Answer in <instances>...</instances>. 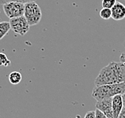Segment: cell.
I'll use <instances>...</instances> for the list:
<instances>
[{
  "label": "cell",
  "instance_id": "cell-1",
  "mask_svg": "<svg viewBox=\"0 0 125 118\" xmlns=\"http://www.w3.org/2000/svg\"><path fill=\"white\" fill-rule=\"evenodd\" d=\"M125 81V63L112 62L100 71L95 80V86L116 84Z\"/></svg>",
  "mask_w": 125,
  "mask_h": 118
},
{
  "label": "cell",
  "instance_id": "cell-2",
  "mask_svg": "<svg viewBox=\"0 0 125 118\" xmlns=\"http://www.w3.org/2000/svg\"><path fill=\"white\" fill-rule=\"evenodd\" d=\"M125 93V81L116 84H108L96 86L93 90L92 97L97 101L113 97L115 95Z\"/></svg>",
  "mask_w": 125,
  "mask_h": 118
},
{
  "label": "cell",
  "instance_id": "cell-3",
  "mask_svg": "<svg viewBox=\"0 0 125 118\" xmlns=\"http://www.w3.org/2000/svg\"><path fill=\"white\" fill-rule=\"evenodd\" d=\"M24 16L26 19L30 26H35L39 23L42 19V11L36 2H30L25 4Z\"/></svg>",
  "mask_w": 125,
  "mask_h": 118
},
{
  "label": "cell",
  "instance_id": "cell-4",
  "mask_svg": "<svg viewBox=\"0 0 125 118\" xmlns=\"http://www.w3.org/2000/svg\"><path fill=\"white\" fill-rule=\"evenodd\" d=\"M2 9L9 19H14L24 15L25 3L19 2H9L2 5Z\"/></svg>",
  "mask_w": 125,
  "mask_h": 118
},
{
  "label": "cell",
  "instance_id": "cell-5",
  "mask_svg": "<svg viewBox=\"0 0 125 118\" xmlns=\"http://www.w3.org/2000/svg\"><path fill=\"white\" fill-rule=\"evenodd\" d=\"M11 30L15 34L21 36L25 35L30 30V24L27 22L25 16H20L10 19Z\"/></svg>",
  "mask_w": 125,
  "mask_h": 118
},
{
  "label": "cell",
  "instance_id": "cell-6",
  "mask_svg": "<svg viewBox=\"0 0 125 118\" xmlns=\"http://www.w3.org/2000/svg\"><path fill=\"white\" fill-rule=\"evenodd\" d=\"M96 108L104 113L108 118H114L113 111H112V97L97 101Z\"/></svg>",
  "mask_w": 125,
  "mask_h": 118
},
{
  "label": "cell",
  "instance_id": "cell-7",
  "mask_svg": "<svg viewBox=\"0 0 125 118\" xmlns=\"http://www.w3.org/2000/svg\"><path fill=\"white\" fill-rule=\"evenodd\" d=\"M112 18L115 21L123 20L125 18V6L120 2H116L112 7Z\"/></svg>",
  "mask_w": 125,
  "mask_h": 118
},
{
  "label": "cell",
  "instance_id": "cell-8",
  "mask_svg": "<svg viewBox=\"0 0 125 118\" xmlns=\"http://www.w3.org/2000/svg\"><path fill=\"white\" fill-rule=\"evenodd\" d=\"M124 101L122 95H115L112 97V111H113L114 118H118L124 108Z\"/></svg>",
  "mask_w": 125,
  "mask_h": 118
},
{
  "label": "cell",
  "instance_id": "cell-9",
  "mask_svg": "<svg viewBox=\"0 0 125 118\" xmlns=\"http://www.w3.org/2000/svg\"><path fill=\"white\" fill-rule=\"evenodd\" d=\"M8 78H9V81L12 85H18L21 82V81L22 79V76L21 74V73L18 71H13L10 74Z\"/></svg>",
  "mask_w": 125,
  "mask_h": 118
},
{
  "label": "cell",
  "instance_id": "cell-10",
  "mask_svg": "<svg viewBox=\"0 0 125 118\" xmlns=\"http://www.w3.org/2000/svg\"><path fill=\"white\" fill-rule=\"evenodd\" d=\"M11 29L10 22H0V40L3 38L8 34Z\"/></svg>",
  "mask_w": 125,
  "mask_h": 118
},
{
  "label": "cell",
  "instance_id": "cell-11",
  "mask_svg": "<svg viewBox=\"0 0 125 118\" xmlns=\"http://www.w3.org/2000/svg\"><path fill=\"white\" fill-rule=\"evenodd\" d=\"M100 16L104 20L109 19L110 18H112V10L109 8L103 7L102 10L100 11Z\"/></svg>",
  "mask_w": 125,
  "mask_h": 118
},
{
  "label": "cell",
  "instance_id": "cell-12",
  "mask_svg": "<svg viewBox=\"0 0 125 118\" xmlns=\"http://www.w3.org/2000/svg\"><path fill=\"white\" fill-rule=\"evenodd\" d=\"M10 64V61L8 59L5 54L0 53V66H8Z\"/></svg>",
  "mask_w": 125,
  "mask_h": 118
},
{
  "label": "cell",
  "instance_id": "cell-13",
  "mask_svg": "<svg viewBox=\"0 0 125 118\" xmlns=\"http://www.w3.org/2000/svg\"><path fill=\"white\" fill-rule=\"evenodd\" d=\"M116 0H102L101 5L104 8H109L112 9V7L115 4Z\"/></svg>",
  "mask_w": 125,
  "mask_h": 118
},
{
  "label": "cell",
  "instance_id": "cell-14",
  "mask_svg": "<svg viewBox=\"0 0 125 118\" xmlns=\"http://www.w3.org/2000/svg\"><path fill=\"white\" fill-rule=\"evenodd\" d=\"M36 0H0V4L3 5L5 3L9 2H22V3H27V2H34Z\"/></svg>",
  "mask_w": 125,
  "mask_h": 118
},
{
  "label": "cell",
  "instance_id": "cell-15",
  "mask_svg": "<svg viewBox=\"0 0 125 118\" xmlns=\"http://www.w3.org/2000/svg\"><path fill=\"white\" fill-rule=\"evenodd\" d=\"M95 113H96L95 118H108L104 113H102V112L100 111V110L97 109V108L95 110Z\"/></svg>",
  "mask_w": 125,
  "mask_h": 118
},
{
  "label": "cell",
  "instance_id": "cell-16",
  "mask_svg": "<svg viewBox=\"0 0 125 118\" xmlns=\"http://www.w3.org/2000/svg\"><path fill=\"white\" fill-rule=\"evenodd\" d=\"M95 115H96L95 111H89L86 113L84 118H95Z\"/></svg>",
  "mask_w": 125,
  "mask_h": 118
},
{
  "label": "cell",
  "instance_id": "cell-17",
  "mask_svg": "<svg viewBox=\"0 0 125 118\" xmlns=\"http://www.w3.org/2000/svg\"><path fill=\"white\" fill-rule=\"evenodd\" d=\"M118 118H125V107H124V108L122 109L121 113L120 114V116L118 117Z\"/></svg>",
  "mask_w": 125,
  "mask_h": 118
},
{
  "label": "cell",
  "instance_id": "cell-18",
  "mask_svg": "<svg viewBox=\"0 0 125 118\" xmlns=\"http://www.w3.org/2000/svg\"><path fill=\"white\" fill-rule=\"evenodd\" d=\"M120 60H121V62H125V53H123L120 55Z\"/></svg>",
  "mask_w": 125,
  "mask_h": 118
},
{
  "label": "cell",
  "instance_id": "cell-19",
  "mask_svg": "<svg viewBox=\"0 0 125 118\" xmlns=\"http://www.w3.org/2000/svg\"><path fill=\"white\" fill-rule=\"evenodd\" d=\"M122 97H123V101H124V105L125 107V93H124L123 95H122Z\"/></svg>",
  "mask_w": 125,
  "mask_h": 118
},
{
  "label": "cell",
  "instance_id": "cell-20",
  "mask_svg": "<svg viewBox=\"0 0 125 118\" xmlns=\"http://www.w3.org/2000/svg\"><path fill=\"white\" fill-rule=\"evenodd\" d=\"M124 1H125V0H124Z\"/></svg>",
  "mask_w": 125,
  "mask_h": 118
},
{
  "label": "cell",
  "instance_id": "cell-21",
  "mask_svg": "<svg viewBox=\"0 0 125 118\" xmlns=\"http://www.w3.org/2000/svg\"><path fill=\"white\" fill-rule=\"evenodd\" d=\"M124 63H125V62H124Z\"/></svg>",
  "mask_w": 125,
  "mask_h": 118
}]
</instances>
